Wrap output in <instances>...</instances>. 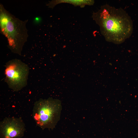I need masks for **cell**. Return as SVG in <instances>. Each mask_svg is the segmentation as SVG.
<instances>
[{"mask_svg": "<svg viewBox=\"0 0 138 138\" xmlns=\"http://www.w3.org/2000/svg\"><path fill=\"white\" fill-rule=\"evenodd\" d=\"M92 17L99 26L101 34L108 42L121 44L132 33V21L126 13L121 8L103 5L93 13Z\"/></svg>", "mask_w": 138, "mask_h": 138, "instance_id": "6da1fadb", "label": "cell"}, {"mask_svg": "<svg viewBox=\"0 0 138 138\" xmlns=\"http://www.w3.org/2000/svg\"><path fill=\"white\" fill-rule=\"evenodd\" d=\"M0 5V29L1 33L7 38L8 47L12 52L20 55L28 36L26 24Z\"/></svg>", "mask_w": 138, "mask_h": 138, "instance_id": "7a4b0ae2", "label": "cell"}, {"mask_svg": "<svg viewBox=\"0 0 138 138\" xmlns=\"http://www.w3.org/2000/svg\"><path fill=\"white\" fill-rule=\"evenodd\" d=\"M62 109L58 100L40 99L34 103L32 117L37 125L42 130H53L60 119Z\"/></svg>", "mask_w": 138, "mask_h": 138, "instance_id": "3957f363", "label": "cell"}, {"mask_svg": "<svg viewBox=\"0 0 138 138\" xmlns=\"http://www.w3.org/2000/svg\"><path fill=\"white\" fill-rule=\"evenodd\" d=\"M29 73L27 64L19 59H12L6 64L5 81L9 88L17 92L27 85Z\"/></svg>", "mask_w": 138, "mask_h": 138, "instance_id": "277c9868", "label": "cell"}, {"mask_svg": "<svg viewBox=\"0 0 138 138\" xmlns=\"http://www.w3.org/2000/svg\"><path fill=\"white\" fill-rule=\"evenodd\" d=\"M25 130L20 118L6 117L0 122V138H21Z\"/></svg>", "mask_w": 138, "mask_h": 138, "instance_id": "5b68a950", "label": "cell"}, {"mask_svg": "<svg viewBox=\"0 0 138 138\" xmlns=\"http://www.w3.org/2000/svg\"><path fill=\"white\" fill-rule=\"evenodd\" d=\"M94 1L89 0H55L49 2L46 5L48 7L53 8L57 5L61 3H67L73 5L75 6H79L83 7L86 5H93Z\"/></svg>", "mask_w": 138, "mask_h": 138, "instance_id": "8992f818", "label": "cell"}, {"mask_svg": "<svg viewBox=\"0 0 138 138\" xmlns=\"http://www.w3.org/2000/svg\"><path fill=\"white\" fill-rule=\"evenodd\" d=\"M41 20V19L40 17H37L35 18L34 21L35 23H38L40 22Z\"/></svg>", "mask_w": 138, "mask_h": 138, "instance_id": "52a82bcc", "label": "cell"}]
</instances>
